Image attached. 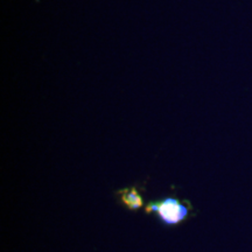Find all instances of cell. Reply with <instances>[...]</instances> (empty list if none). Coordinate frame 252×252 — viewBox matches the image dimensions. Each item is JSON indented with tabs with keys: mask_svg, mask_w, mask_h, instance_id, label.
I'll return each mask as SVG.
<instances>
[{
	"mask_svg": "<svg viewBox=\"0 0 252 252\" xmlns=\"http://www.w3.org/2000/svg\"><path fill=\"white\" fill-rule=\"evenodd\" d=\"M147 214H156L165 225H176L190 216L191 204L173 196H167L159 202H150L145 207Z\"/></svg>",
	"mask_w": 252,
	"mask_h": 252,
	"instance_id": "obj_1",
	"label": "cell"
},
{
	"mask_svg": "<svg viewBox=\"0 0 252 252\" xmlns=\"http://www.w3.org/2000/svg\"><path fill=\"white\" fill-rule=\"evenodd\" d=\"M118 195L121 196V200L123 204L126 208L131 210L140 209L144 206V200L141 197V195L138 191V189L135 187L131 188H125L118 191Z\"/></svg>",
	"mask_w": 252,
	"mask_h": 252,
	"instance_id": "obj_2",
	"label": "cell"
}]
</instances>
